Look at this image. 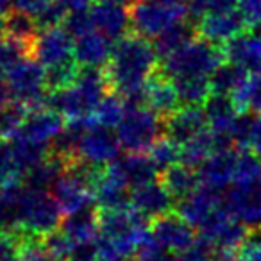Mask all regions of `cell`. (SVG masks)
I'll use <instances>...</instances> for the list:
<instances>
[{"label": "cell", "instance_id": "1", "mask_svg": "<svg viewBox=\"0 0 261 261\" xmlns=\"http://www.w3.org/2000/svg\"><path fill=\"white\" fill-rule=\"evenodd\" d=\"M158 61L154 43L135 33L127 34L116 41L111 61L104 70L111 91L129 102L143 104V91L158 70Z\"/></svg>", "mask_w": 261, "mask_h": 261}, {"label": "cell", "instance_id": "2", "mask_svg": "<svg viewBox=\"0 0 261 261\" xmlns=\"http://www.w3.org/2000/svg\"><path fill=\"white\" fill-rule=\"evenodd\" d=\"M97 238L98 261H129L149 240V222L135 207L102 211Z\"/></svg>", "mask_w": 261, "mask_h": 261}, {"label": "cell", "instance_id": "3", "mask_svg": "<svg viewBox=\"0 0 261 261\" xmlns=\"http://www.w3.org/2000/svg\"><path fill=\"white\" fill-rule=\"evenodd\" d=\"M109 81L100 68H81L75 83L63 90L48 91L45 106L70 122L90 120L109 95Z\"/></svg>", "mask_w": 261, "mask_h": 261}, {"label": "cell", "instance_id": "4", "mask_svg": "<svg viewBox=\"0 0 261 261\" xmlns=\"http://www.w3.org/2000/svg\"><path fill=\"white\" fill-rule=\"evenodd\" d=\"M224 63L225 58L220 45L195 38L177 52L165 58L160 73L170 81L186 77H211Z\"/></svg>", "mask_w": 261, "mask_h": 261}, {"label": "cell", "instance_id": "5", "mask_svg": "<svg viewBox=\"0 0 261 261\" xmlns=\"http://www.w3.org/2000/svg\"><path fill=\"white\" fill-rule=\"evenodd\" d=\"M61 210L54 195L47 190H36L23 185L18 217L20 238H47L61 224Z\"/></svg>", "mask_w": 261, "mask_h": 261}, {"label": "cell", "instance_id": "6", "mask_svg": "<svg viewBox=\"0 0 261 261\" xmlns=\"http://www.w3.org/2000/svg\"><path fill=\"white\" fill-rule=\"evenodd\" d=\"M165 122L145 104L127 106V111L120 125L116 127V138L120 147L129 154H149L152 145L161 138Z\"/></svg>", "mask_w": 261, "mask_h": 261}, {"label": "cell", "instance_id": "7", "mask_svg": "<svg viewBox=\"0 0 261 261\" xmlns=\"http://www.w3.org/2000/svg\"><path fill=\"white\" fill-rule=\"evenodd\" d=\"M95 168L83 163H73L65 168L56 185L52 186V195L65 217L77 211L91 207L93 197V175Z\"/></svg>", "mask_w": 261, "mask_h": 261}, {"label": "cell", "instance_id": "8", "mask_svg": "<svg viewBox=\"0 0 261 261\" xmlns=\"http://www.w3.org/2000/svg\"><path fill=\"white\" fill-rule=\"evenodd\" d=\"M6 83L15 102L29 109H40L45 106L48 95L47 72L34 58H25L13 66L6 73Z\"/></svg>", "mask_w": 261, "mask_h": 261}, {"label": "cell", "instance_id": "9", "mask_svg": "<svg viewBox=\"0 0 261 261\" xmlns=\"http://www.w3.org/2000/svg\"><path fill=\"white\" fill-rule=\"evenodd\" d=\"M129 16L133 33L147 40H156L172 25L190 18V13L186 6H167L156 0H138L129 8Z\"/></svg>", "mask_w": 261, "mask_h": 261}, {"label": "cell", "instance_id": "10", "mask_svg": "<svg viewBox=\"0 0 261 261\" xmlns=\"http://www.w3.org/2000/svg\"><path fill=\"white\" fill-rule=\"evenodd\" d=\"M118 150V138L106 127L95 125L90 118L88 125L81 133L79 142H77L75 160L86 167L98 170V168L109 167L113 161H116Z\"/></svg>", "mask_w": 261, "mask_h": 261}, {"label": "cell", "instance_id": "11", "mask_svg": "<svg viewBox=\"0 0 261 261\" xmlns=\"http://www.w3.org/2000/svg\"><path fill=\"white\" fill-rule=\"evenodd\" d=\"M227 211V202L222 192L200 185L192 195L179 200V217L193 229L202 231L217 217Z\"/></svg>", "mask_w": 261, "mask_h": 261}, {"label": "cell", "instance_id": "12", "mask_svg": "<svg viewBox=\"0 0 261 261\" xmlns=\"http://www.w3.org/2000/svg\"><path fill=\"white\" fill-rule=\"evenodd\" d=\"M75 40L65 31V27H56L38 34L33 43L31 58L43 65L45 70L61 66L66 63L75 61V52H73Z\"/></svg>", "mask_w": 261, "mask_h": 261}, {"label": "cell", "instance_id": "13", "mask_svg": "<svg viewBox=\"0 0 261 261\" xmlns=\"http://www.w3.org/2000/svg\"><path fill=\"white\" fill-rule=\"evenodd\" d=\"M63 130H65L63 116L48 108H40L29 111L15 138L47 149L48 143H54Z\"/></svg>", "mask_w": 261, "mask_h": 261}, {"label": "cell", "instance_id": "14", "mask_svg": "<svg viewBox=\"0 0 261 261\" xmlns=\"http://www.w3.org/2000/svg\"><path fill=\"white\" fill-rule=\"evenodd\" d=\"M93 197L95 204H98L102 207V211L129 207V182L123 179V175L115 167V161L109 167L95 172Z\"/></svg>", "mask_w": 261, "mask_h": 261}, {"label": "cell", "instance_id": "15", "mask_svg": "<svg viewBox=\"0 0 261 261\" xmlns=\"http://www.w3.org/2000/svg\"><path fill=\"white\" fill-rule=\"evenodd\" d=\"M240 150L236 147H227V149H217L199 168L197 175L202 186H207L211 190L222 192L229 185L234 182L236 167H238Z\"/></svg>", "mask_w": 261, "mask_h": 261}, {"label": "cell", "instance_id": "16", "mask_svg": "<svg viewBox=\"0 0 261 261\" xmlns=\"http://www.w3.org/2000/svg\"><path fill=\"white\" fill-rule=\"evenodd\" d=\"M149 240L179 256L186 249H190L197 238L192 225L186 224L179 215L168 213L165 217L154 220L152 227H150Z\"/></svg>", "mask_w": 261, "mask_h": 261}, {"label": "cell", "instance_id": "17", "mask_svg": "<svg viewBox=\"0 0 261 261\" xmlns=\"http://www.w3.org/2000/svg\"><path fill=\"white\" fill-rule=\"evenodd\" d=\"M245 31V22H243L238 9H224V11L207 13L197 22L199 38L211 41L215 45H220V47H224L227 41L243 34Z\"/></svg>", "mask_w": 261, "mask_h": 261}, {"label": "cell", "instance_id": "18", "mask_svg": "<svg viewBox=\"0 0 261 261\" xmlns=\"http://www.w3.org/2000/svg\"><path fill=\"white\" fill-rule=\"evenodd\" d=\"M174 197L167 190V186L161 182V179L145 182L142 186H136L130 192V207H135L140 215L149 218H161L170 213L174 207Z\"/></svg>", "mask_w": 261, "mask_h": 261}, {"label": "cell", "instance_id": "19", "mask_svg": "<svg viewBox=\"0 0 261 261\" xmlns=\"http://www.w3.org/2000/svg\"><path fill=\"white\" fill-rule=\"evenodd\" d=\"M225 63L247 73L261 72V34L245 31L222 47Z\"/></svg>", "mask_w": 261, "mask_h": 261}, {"label": "cell", "instance_id": "20", "mask_svg": "<svg viewBox=\"0 0 261 261\" xmlns=\"http://www.w3.org/2000/svg\"><path fill=\"white\" fill-rule=\"evenodd\" d=\"M227 207L240 222L250 225L261 224V177L250 185H232L225 195Z\"/></svg>", "mask_w": 261, "mask_h": 261}, {"label": "cell", "instance_id": "21", "mask_svg": "<svg viewBox=\"0 0 261 261\" xmlns=\"http://www.w3.org/2000/svg\"><path fill=\"white\" fill-rule=\"evenodd\" d=\"M91 22H93V29L106 36L108 40L120 41L125 38L130 27V16L129 9L123 6L109 4V2H95L93 8L90 9Z\"/></svg>", "mask_w": 261, "mask_h": 261}, {"label": "cell", "instance_id": "22", "mask_svg": "<svg viewBox=\"0 0 261 261\" xmlns=\"http://www.w3.org/2000/svg\"><path fill=\"white\" fill-rule=\"evenodd\" d=\"M207 129L206 113L202 108H181L165 118V133L167 138L175 142L179 147L188 143L195 136Z\"/></svg>", "mask_w": 261, "mask_h": 261}, {"label": "cell", "instance_id": "23", "mask_svg": "<svg viewBox=\"0 0 261 261\" xmlns=\"http://www.w3.org/2000/svg\"><path fill=\"white\" fill-rule=\"evenodd\" d=\"M113 48H115L113 41L97 31L75 38V45H73L75 61L79 63L81 68H106L111 61Z\"/></svg>", "mask_w": 261, "mask_h": 261}, {"label": "cell", "instance_id": "24", "mask_svg": "<svg viewBox=\"0 0 261 261\" xmlns=\"http://www.w3.org/2000/svg\"><path fill=\"white\" fill-rule=\"evenodd\" d=\"M143 104L163 120L174 115L177 109H181L179 108L181 100H179L177 90H175L174 83L163 73H156L147 83L145 91H143Z\"/></svg>", "mask_w": 261, "mask_h": 261}, {"label": "cell", "instance_id": "25", "mask_svg": "<svg viewBox=\"0 0 261 261\" xmlns=\"http://www.w3.org/2000/svg\"><path fill=\"white\" fill-rule=\"evenodd\" d=\"M61 232L72 242V245L97 242L98 232H100V222L97 215L91 211V207H88V210L65 217L61 224Z\"/></svg>", "mask_w": 261, "mask_h": 261}, {"label": "cell", "instance_id": "26", "mask_svg": "<svg viewBox=\"0 0 261 261\" xmlns=\"http://www.w3.org/2000/svg\"><path fill=\"white\" fill-rule=\"evenodd\" d=\"M195 38H199L197 22H193L192 18H186V20H182V22L172 25L170 29H167L161 36H158L156 40H154V48H156L160 59L163 61L165 58H168L170 54L177 52L179 48L188 45L190 41H193Z\"/></svg>", "mask_w": 261, "mask_h": 261}, {"label": "cell", "instance_id": "27", "mask_svg": "<svg viewBox=\"0 0 261 261\" xmlns=\"http://www.w3.org/2000/svg\"><path fill=\"white\" fill-rule=\"evenodd\" d=\"M115 167L118 168V172L123 175V179L133 188L158 179L156 167L150 161V158L145 156V154H127L123 160L115 161Z\"/></svg>", "mask_w": 261, "mask_h": 261}, {"label": "cell", "instance_id": "28", "mask_svg": "<svg viewBox=\"0 0 261 261\" xmlns=\"http://www.w3.org/2000/svg\"><path fill=\"white\" fill-rule=\"evenodd\" d=\"M161 182L167 186L170 195L175 200H182L188 195H192L197 188L200 186L199 175L193 168L185 167V165H175V167L168 168L161 175Z\"/></svg>", "mask_w": 261, "mask_h": 261}, {"label": "cell", "instance_id": "29", "mask_svg": "<svg viewBox=\"0 0 261 261\" xmlns=\"http://www.w3.org/2000/svg\"><path fill=\"white\" fill-rule=\"evenodd\" d=\"M185 108H200L211 98V77H186L172 81Z\"/></svg>", "mask_w": 261, "mask_h": 261}, {"label": "cell", "instance_id": "30", "mask_svg": "<svg viewBox=\"0 0 261 261\" xmlns=\"http://www.w3.org/2000/svg\"><path fill=\"white\" fill-rule=\"evenodd\" d=\"M229 98L240 115H261V72L250 73Z\"/></svg>", "mask_w": 261, "mask_h": 261}, {"label": "cell", "instance_id": "31", "mask_svg": "<svg viewBox=\"0 0 261 261\" xmlns=\"http://www.w3.org/2000/svg\"><path fill=\"white\" fill-rule=\"evenodd\" d=\"M215 150H217V142H215L211 130L206 129L181 147V165L190 168H199Z\"/></svg>", "mask_w": 261, "mask_h": 261}, {"label": "cell", "instance_id": "32", "mask_svg": "<svg viewBox=\"0 0 261 261\" xmlns=\"http://www.w3.org/2000/svg\"><path fill=\"white\" fill-rule=\"evenodd\" d=\"M249 75L250 73L240 70L238 66L224 63V65L211 75V91H213V95L231 97Z\"/></svg>", "mask_w": 261, "mask_h": 261}, {"label": "cell", "instance_id": "33", "mask_svg": "<svg viewBox=\"0 0 261 261\" xmlns=\"http://www.w3.org/2000/svg\"><path fill=\"white\" fill-rule=\"evenodd\" d=\"M25 177L22 165L15 150V143L9 140H0V188L20 182V177Z\"/></svg>", "mask_w": 261, "mask_h": 261}, {"label": "cell", "instance_id": "34", "mask_svg": "<svg viewBox=\"0 0 261 261\" xmlns=\"http://www.w3.org/2000/svg\"><path fill=\"white\" fill-rule=\"evenodd\" d=\"M125 111H127V104L123 102V98L116 93H109L100 102L95 115L91 116V122L95 125L106 127V129L118 127L120 122L123 120V116H125Z\"/></svg>", "mask_w": 261, "mask_h": 261}, {"label": "cell", "instance_id": "35", "mask_svg": "<svg viewBox=\"0 0 261 261\" xmlns=\"http://www.w3.org/2000/svg\"><path fill=\"white\" fill-rule=\"evenodd\" d=\"M38 34H40V29H38L34 16L15 11V9L8 15V36L9 38L18 40V41H22V43L33 47Z\"/></svg>", "mask_w": 261, "mask_h": 261}, {"label": "cell", "instance_id": "36", "mask_svg": "<svg viewBox=\"0 0 261 261\" xmlns=\"http://www.w3.org/2000/svg\"><path fill=\"white\" fill-rule=\"evenodd\" d=\"M149 158L156 167V170L163 174L168 168L181 163V147L167 136L165 138L161 136L152 145V149L149 150Z\"/></svg>", "mask_w": 261, "mask_h": 261}, {"label": "cell", "instance_id": "37", "mask_svg": "<svg viewBox=\"0 0 261 261\" xmlns=\"http://www.w3.org/2000/svg\"><path fill=\"white\" fill-rule=\"evenodd\" d=\"M27 115H29V108L15 100L0 109V140L15 138Z\"/></svg>", "mask_w": 261, "mask_h": 261}, {"label": "cell", "instance_id": "38", "mask_svg": "<svg viewBox=\"0 0 261 261\" xmlns=\"http://www.w3.org/2000/svg\"><path fill=\"white\" fill-rule=\"evenodd\" d=\"M33 47L25 45L18 40L6 36L0 40V70L8 73L15 65H18L22 59L31 58Z\"/></svg>", "mask_w": 261, "mask_h": 261}, {"label": "cell", "instance_id": "39", "mask_svg": "<svg viewBox=\"0 0 261 261\" xmlns=\"http://www.w3.org/2000/svg\"><path fill=\"white\" fill-rule=\"evenodd\" d=\"M18 261H59L47 247L45 238H23Z\"/></svg>", "mask_w": 261, "mask_h": 261}, {"label": "cell", "instance_id": "40", "mask_svg": "<svg viewBox=\"0 0 261 261\" xmlns=\"http://www.w3.org/2000/svg\"><path fill=\"white\" fill-rule=\"evenodd\" d=\"M66 15H68V13H66V9L59 4L58 0H56L50 8H47L45 11H41L38 16H34V20H36V25H38V29H40V33H43V31H48V29L63 27Z\"/></svg>", "mask_w": 261, "mask_h": 261}, {"label": "cell", "instance_id": "41", "mask_svg": "<svg viewBox=\"0 0 261 261\" xmlns=\"http://www.w3.org/2000/svg\"><path fill=\"white\" fill-rule=\"evenodd\" d=\"M63 27H65V31L73 38V40H75V38L84 36V34H88V33H91V31H95L90 11L68 13L66 18H65V23H63Z\"/></svg>", "mask_w": 261, "mask_h": 261}, {"label": "cell", "instance_id": "42", "mask_svg": "<svg viewBox=\"0 0 261 261\" xmlns=\"http://www.w3.org/2000/svg\"><path fill=\"white\" fill-rule=\"evenodd\" d=\"M236 9L245 22L247 31L256 33L261 29V0H238Z\"/></svg>", "mask_w": 261, "mask_h": 261}, {"label": "cell", "instance_id": "43", "mask_svg": "<svg viewBox=\"0 0 261 261\" xmlns=\"http://www.w3.org/2000/svg\"><path fill=\"white\" fill-rule=\"evenodd\" d=\"M179 261H217V250L207 240L199 236L190 249L179 254Z\"/></svg>", "mask_w": 261, "mask_h": 261}, {"label": "cell", "instance_id": "44", "mask_svg": "<svg viewBox=\"0 0 261 261\" xmlns=\"http://www.w3.org/2000/svg\"><path fill=\"white\" fill-rule=\"evenodd\" d=\"M133 261H179V256L147 240L136 252V259Z\"/></svg>", "mask_w": 261, "mask_h": 261}, {"label": "cell", "instance_id": "45", "mask_svg": "<svg viewBox=\"0 0 261 261\" xmlns=\"http://www.w3.org/2000/svg\"><path fill=\"white\" fill-rule=\"evenodd\" d=\"M22 238L11 232H0V261H18Z\"/></svg>", "mask_w": 261, "mask_h": 261}, {"label": "cell", "instance_id": "46", "mask_svg": "<svg viewBox=\"0 0 261 261\" xmlns=\"http://www.w3.org/2000/svg\"><path fill=\"white\" fill-rule=\"evenodd\" d=\"M13 9L20 13H25L29 16H38L41 11L50 8L56 0H11Z\"/></svg>", "mask_w": 261, "mask_h": 261}, {"label": "cell", "instance_id": "47", "mask_svg": "<svg viewBox=\"0 0 261 261\" xmlns=\"http://www.w3.org/2000/svg\"><path fill=\"white\" fill-rule=\"evenodd\" d=\"M245 149L250 150L254 156L261 160V115H257L254 120H250Z\"/></svg>", "mask_w": 261, "mask_h": 261}, {"label": "cell", "instance_id": "48", "mask_svg": "<svg viewBox=\"0 0 261 261\" xmlns=\"http://www.w3.org/2000/svg\"><path fill=\"white\" fill-rule=\"evenodd\" d=\"M66 261H98L97 242L83 243V245H73L70 250Z\"/></svg>", "mask_w": 261, "mask_h": 261}, {"label": "cell", "instance_id": "49", "mask_svg": "<svg viewBox=\"0 0 261 261\" xmlns=\"http://www.w3.org/2000/svg\"><path fill=\"white\" fill-rule=\"evenodd\" d=\"M13 102V97H11V91H9L8 88V83H0V109L6 108L8 104H11Z\"/></svg>", "mask_w": 261, "mask_h": 261}, {"label": "cell", "instance_id": "50", "mask_svg": "<svg viewBox=\"0 0 261 261\" xmlns=\"http://www.w3.org/2000/svg\"><path fill=\"white\" fill-rule=\"evenodd\" d=\"M13 11L11 0H0V16H8Z\"/></svg>", "mask_w": 261, "mask_h": 261}, {"label": "cell", "instance_id": "51", "mask_svg": "<svg viewBox=\"0 0 261 261\" xmlns=\"http://www.w3.org/2000/svg\"><path fill=\"white\" fill-rule=\"evenodd\" d=\"M100 2H109V4H116V6H123V8L129 9L130 6H135L138 0H100Z\"/></svg>", "mask_w": 261, "mask_h": 261}, {"label": "cell", "instance_id": "52", "mask_svg": "<svg viewBox=\"0 0 261 261\" xmlns=\"http://www.w3.org/2000/svg\"><path fill=\"white\" fill-rule=\"evenodd\" d=\"M156 2H161V4L167 6H185L186 0H156Z\"/></svg>", "mask_w": 261, "mask_h": 261}, {"label": "cell", "instance_id": "53", "mask_svg": "<svg viewBox=\"0 0 261 261\" xmlns=\"http://www.w3.org/2000/svg\"><path fill=\"white\" fill-rule=\"evenodd\" d=\"M217 261H243V259L238 256V254H234V256H224V257H217Z\"/></svg>", "mask_w": 261, "mask_h": 261}, {"label": "cell", "instance_id": "54", "mask_svg": "<svg viewBox=\"0 0 261 261\" xmlns=\"http://www.w3.org/2000/svg\"><path fill=\"white\" fill-rule=\"evenodd\" d=\"M4 81H6V72L0 70V83H4Z\"/></svg>", "mask_w": 261, "mask_h": 261}]
</instances>
